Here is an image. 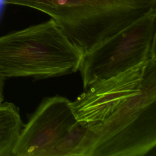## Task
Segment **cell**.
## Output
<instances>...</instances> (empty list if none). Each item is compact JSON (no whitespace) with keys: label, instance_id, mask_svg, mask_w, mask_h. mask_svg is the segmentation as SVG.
<instances>
[{"label":"cell","instance_id":"4","mask_svg":"<svg viewBox=\"0 0 156 156\" xmlns=\"http://www.w3.org/2000/svg\"><path fill=\"white\" fill-rule=\"evenodd\" d=\"M156 8L83 54L79 67L84 89L123 73L155 53Z\"/></svg>","mask_w":156,"mask_h":156},{"label":"cell","instance_id":"2","mask_svg":"<svg viewBox=\"0 0 156 156\" xmlns=\"http://www.w3.org/2000/svg\"><path fill=\"white\" fill-rule=\"evenodd\" d=\"M90 156H143L156 146V54L140 91L104 121L88 124Z\"/></svg>","mask_w":156,"mask_h":156},{"label":"cell","instance_id":"3","mask_svg":"<svg viewBox=\"0 0 156 156\" xmlns=\"http://www.w3.org/2000/svg\"><path fill=\"white\" fill-rule=\"evenodd\" d=\"M51 18L0 37V74L38 79L79 69L83 56Z\"/></svg>","mask_w":156,"mask_h":156},{"label":"cell","instance_id":"5","mask_svg":"<svg viewBox=\"0 0 156 156\" xmlns=\"http://www.w3.org/2000/svg\"><path fill=\"white\" fill-rule=\"evenodd\" d=\"M66 97L44 98L23 126L13 151L16 156H46L77 122Z\"/></svg>","mask_w":156,"mask_h":156},{"label":"cell","instance_id":"1","mask_svg":"<svg viewBox=\"0 0 156 156\" xmlns=\"http://www.w3.org/2000/svg\"><path fill=\"white\" fill-rule=\"evenodd\" d=\"M4 3L49 15L84 54L156 8V0H4Z\"/></svg>","mask_w":156,"mask_h":156},{"label":"cell","instance_id":"9","mask_svg":"<svg viewBox=\"0 0 156 156\" xmlns=\"http://www.w3.org/2000/svg\"><path fill=\"white\" fill-rule=\"evenodd\" d=\"M4 77L0 74V103L3 101V88H4Z\"/></svg>","mask_w":156,"mask_h":156},{"label":"cell","instance_id":"6","mask_svg":"<svg viewBox=\"0 0 156 156\" xmlns=\"http://www.w3.org/2000/svg\"><path fill=\"white\" fill-rule=\"evenodd\" d=\"M152 55L132 68L92 83L74 101H70L77 121L84 124L100 122L126 99L138 93Z\"/></svg>","mask_w":156,"mask_h":156},{"label":"cell","instance_id":"7","mask_svg":"<svg viewBox=\"0 0 156 156\" xmlns=\"http://www.w3.org/2000/svg\"><path fill=\"white\" fill-rule=\"evenodd\" d=\"M23 126L15 104L0 103V156L13 155Z\"/></svg>","mask_w":156,"mask_h":156},{"label":"cell","instance_id":"8","mask_svg":"<svg viewBox=\"0 0 156 156\" xmlns=\"http://www.w3.org/2000/svg\"><path fill=\"white\" fill-rule=\"evenodd\" d=\"M46 156H90L88 124L77 122Z\"/></svg>","mask_w":156,"mask_h":156}]
</instances>
